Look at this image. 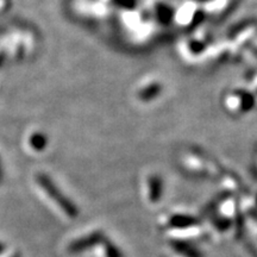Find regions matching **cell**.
Masks as SVG:
<instances>
[{"mask_svg":"<svg viewBox=\"0 0 257 257\" xmlns=\"http://www.w3.org/2000/svg\"><path fill=\"white\" fill-rule=\"evenodd\" d=\"M14 257H21V256H18V255H16V256H14Z\"/></svg>","mask_w":257,"mask_h":257,"instance_id":"3957f363","label":"cell"},{"mask_svg":"<svg viewBox=\"0 0 257 257\" xmlns=\"http://www.w3.org/2000/svg\"><path fill=\"white\" fill-rule=\"evenodd\" d=\"M3 251H4V246H3L2 244H0V252H3Z\"/></svg>","mask_w":257,"mask_h":257,"instance_id":"7a4b0ae2","label":"cell"},{"mask_svg":"<svg viewBox=\"0 0 257 257\" xmlns=\"http://www.w3.org/2000/svg\"><path fill=\"white\" fill-rule=\"evenodd\" d=\"M40 182H41V185L43 186V188L46 189L48 194H49L50 197L53 198L54 200H55L56 202H59V205H60L61 207H62V210H63L64 212H66V213L70 214V216H74V214H75V210H74V207L72 206V205L69 204L68 201L66 200V199H64V198L62 197V195L60 194L59 192L56 191L55 188L53 187V185L50 184L49 180L43 179V178H40Z\"/></svg>","mask_w":257,"mask_h":257,"instance_id":"6da1fadb","label":"cell"}]
</instances>
